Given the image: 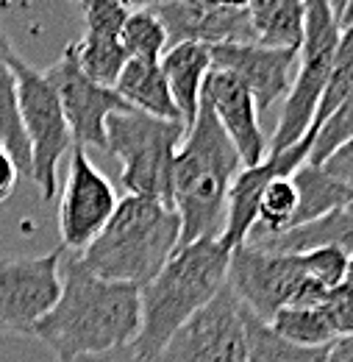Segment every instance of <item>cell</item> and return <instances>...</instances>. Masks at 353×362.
I'll use <instances>...</instances> for the list:
<instances>
[{"label": "cell", "instance_id": "obj_1", "mask_svg": "<svg viewBox=\"0 0 353 362\" xmlns=\"http://www.w3.org/2000/svg\"><path fill=\"white\" fill-rule=\"evenodd\" d=\"M139 323V287L92 276L76 254L64 257L59 301L37 320L31 337L44 343L56 362H70L128 349Z\"/></svg>", "mask_w": 353, "mask_h": 362}, {"label": "cell", "instance_id": "obj_2", "mask_svg": "<svg viewBox=\"0 0 353 362\" xmlns=\"http://www.w3.org/2000/svg\"><path fill=\"white\" fill-rule=\"evenodd\" d=\"M242 159L225 136L212 109L201 103L195 123L186 129L173 159L170 204L181 221L178 248L198 240H220L228 212L231 184Z\"/></svg>", "mask_w": 353, "mask_h": 362}, {"label": "cell", "instance_id": "obj_3", "mask_svg": "<svg viewBox=\"0 0 353 362\" xmlns=\"http://www.w3.org/2000/svg\"><path fill=\"white\" fill-rule=\"evenodd\" d=\"M228 276V251L220 240H198L176 248L167 265L139 290L142 323L131 354L142 362H153L178 329L206 307Z\"/></svg>", "mask_w": 353, "mask_h": 362}, {"label": "cell", "instance_id": "obj_4", "mask_svg": "<svg viewBox=\"0 0 353 362\" xmlns=\"http://www.w3.org/2000/svg\"><path fill=\"white\" fill-rule=\"evenodd\" d=\"M181 221L176 209L142 195H126L106 228L78 254L92 276L145 287L176 254Z\"/></svg>", "mask_w": 353, "mask_h": 362}, {"label": "cell", "instance_id": "obj_5", "mask_svg": "<svg viewBox=\"0 0 353 362\" xmlns=\"http://www.w3.org/2000/svg\"><path fill=\"white\" fill-rule=\"evenodd\" d=\"M186 134L181 120H162L142 112H117L106 120V151L120 162V179L128 195L170 204L173 159Z\"/></svg>", "mask_w": 353, "mask_h": 362}, {"label": "cell", "instance_id": "obj_6", "mask_svg": "<svg viewBox=\"0 0 353 362\" xmlns=\"http://www.w3.org/2000/svg\"><path fill=\"white\" fill-rule=\"evenodd\" d=\"M225 284L265 323L284 307H323L331 293L309 276L304 254H273L248 243L228 251Z\"/></svg>", "mask_w": 353, "mask_h": 362}, {"label": "cell", "instance_id": "obj_7", "mask_svg": "<svg viewBox=\"0 0 353 362\" xmlns=\"http://www.w3.org/2000/svg\"><path fill=\"white\" fill-rule=\"evenodd\" d=\"M306 17H304V45L298 50V67L292 87L284 98V109L278 117V126L267 142L270 151H284L295 142H301L311 132L317 106L328 81V70L334 62V50L340 45V23L325 0H304Z\"/></svg>", "mask_w": 353, "mask_h": 362}, {"label": "cell", "instance_id": "obj_8", "mask_svg": "<svg viewBox=\"0 0 353 362\" xmlns=\"http://www.w3.org/2000/svg\"><path fill=\"white\" fill-rule=\"evenodd\" d=\"M6 59L14 73L20 117L31 148V181L40 187L44 201H50L59 184V159L73 148V134L64 120L61 100L44 70H37L31 62H25L14 45L8 47Z\"/></svg>", "mask_w": 353, "mask_h": 362}, {"label": "cell", "instance_id": "obj_9", "mask_svg": "<svg viewBox=\"0 0 353 362\" xmlns=\"http://www.w3.org/2000/svg\"><path fill=\"white\" fill-rule=\"evenodd\" d=\"M64 257L61 245L42 257H0V334L31 337L59 301Z\"/></svg>", "mask_w": 353, "mask_h": 362}, {"label": "cell", "instance_id": "obj_10", "mask_svg": "<svg viewBox=\"0 0 353 362\" xmlns=\"http://www.w3.org/2000/svg\"><path fill=\"white\" fill-rule=\"evenodd\" d=\"M117 204L120 198H117L114 184L89 159L87 148L73 145L67 179H64L61 201H59L61 248L76 251V254L87 251L92 240L112 221Z\"/></svg>", "mask_w": 353, "mask_h": 362}, {"label": "cell", "instance_id": "obj_11", "mask_svg": "<svg viewBox=\"0 0 353 362\" xmlns=\"http://www.w3.org/2000/svg\"><path fill=\"white\" fill-rule=\"evenodd\" d=\"M153 362H248L239 301L225 284L167 340Z\"/></svg>", "mask_w": 353, "mask_h": 362}, {"label": "cell", "instance_id": "obj_12", "mask_svg": "<svg viewBox=\"0 0 353 362\" xmlns=\"http://www.w3.org/2000/svg\"><path fill=\"white\" fill-rule=\"evenodd\" d=\"M44 76L61 100V112L70 126L73 145L81 148L92 145L106 151V120L117 112H128L131 106H126L123 98L112 87H100L84 76L73 42L44 70Z\"/></svg>", "mask_w": 353, "mask_h": 362}, {"label": "cell", "instance_id": "obj_13", "mask_svg": "<svg viewBox=\"0 0 353 362\" xmlns=\"http://www.w3.org/2000/svg\"><path fill=\"white\" fill-rule=\"evenodd\" d=\"M311 139H314V132H309L301 142L284 151H270L259 165L239 170V176L234 179L231 192H228L225 228L220 234V245L225 251H234L248 243L251 231L256 226V209H259V198L265 187L273 179H289L301 165L309 162Z\"/></svg>", "mask_w": 353, "mask_h": 362}, {"label": "cell", "instance_id": "obj_14", "mask_svg": "<svg viewBox=\"0 0 353 362\" xmlns=\"http://www.w3.org/2000/svg\"><path fill=\"white\" fill-rule=\"evenodd\" d=\"M209 59L215 70H225L239 78L256 100V109L267 112L278 98H287L298 67V50L248 45H212Z\"/></svg>", "mask_w": 353, "mask_h": 362}, {"label": "cell", "instance_id": "obj_15", "mask_svg": "<svg viewBox=\"0 0 353 362\" xmlns=\"http://www.w3.org/2000/svg\"><path fill=\"white\" fill-rule=\"evenodd\" d=\"M201 103L212 109L215 120L220 123L225 136L231 139V145L237 148L242 168H253L267 156V139L265 132L259 126V109L253 95L248 87L234 78L225 70H209L203 92H201Z\"/></svg>", "mask_w": 353, "mask_h": 362}, {"label": "cell", "instance_id": "obj_16", "mask_svg": "<svg viewBox=\"0 0 353 362\" xmlns=\"http://www.w3.org/2000/svg\"><path fill=\"white\" fill-rule=\"evenodd\" d=\"M167 31V47L181 42L198 45H248L253 42V28L248 8L245 11H225L212 8L206 3H178L167 0L153 8Z\"/></svg>", "mask_w": 353, "mask_h": 362}, {"label": "cell", "instance_id": "obj_17", "mask_svg": "<svg viewBox=\"0 0 353 362\" xmlns=\"http://www.w3.org/2000/svg\"><path fill=\"white\" fill-rule=\"evenodd\" d=\"M159 67L164 73V81L170 87L173 103H176L181 123L189 129L201 112V92L203 81L212 70V59H209V47L198 45V42H181L170 45L164 50V56L159 59Z\"/></svg>", "mask_w": 353, "mask_h": 362}, {"label": "cell", "instance_id": "obj_18", "mask_svg": "<svg viewBox=\"0 0 353 362\" xmlns=\"http://www.w3.org/2000/svg\"><path fill=\"white\" fill-rule=\"evenodd\" d=\"M248 245H256V248L273 251V254H304L311 248H340L348 257H353V201L314 223L289 228L284 234L265 237V240H256Z\"/></svg>", "mask_w": 353, "mask_h": 362}, {"label": "cell", "instance_id": "obj_19", "mask_svg": "<svg viewBox=\"0 0 353 362\" xmlns=\"http://www.w3.org/2000/svg\"><path fill=\"white\" fill-rule=\"evenodd\" d=\"M114 92L123 98L126 106H131L133 112L150 115V117H162V120H181L170 87L164 81V73L159 64L153 62H136L128 59Z\"/></svg>", "mask_w": 353, "mask_h": 362}, {"label": "cell", "instance_id": "obj_20", "mask_svg": "<svg viewBox=\"0 0 353 362\" xmlns=\"http://www.w3.org/2000/svg\"><path fill=\"white\" fill-rule=\"evenodd\" d=\"M248 17L256 45L281 50H301L304 45V0H251Z\"/></svg>", "mask_w": 353, "mask_h": 362}, {"label": "cell", "instance_id": "obj_21", "mask_svg": "<svg viewBox=\"0 0 353 362\" xmlns=\"http://www.w3.org/2000/svg\"><path fill=\"white\" fill-rule=\"evenodd\" d=\"M292 184L298 189V209H295V218H292L289 228L314 223V221L331 215L334 209L353 201L351 189L345 184H340L334 176H328L320 165H309V162L301 165L292 173Z\"/></svg>", "mask_w": 353, "mask_h": 362}, {"label": "cell", "instance_id": "obj_22", "mask_svg": "<svg viewBox=\"0 0 353 362\" xmlns=\"http://www.w3.org/2000/svg\"><path fill=\"white\" fill-rule=\"evenodd\" d=\"M8 47H11V40L0 28V148H6V153L17 165L20 176L31 179V148H28V136H25L23 117H20L14 73L6 59Z\"/></svg>", "mask_w": 353, "mask_h": 362}, {"label": "cell", "instance_id": "obj_23", "mask_svg": "<svg viewBox=\"0 0 353 362\" xmlns=\"http://www.w3.org/2000/svg\"><path fill=\"white\" fill-rule=\"evenodd\" d=\"M242 329H245V346H248V362H328V349H304L284 337H278L270 323L259 320L251 310L239 304Z\"/></svg>", "mask_w": 353, "mask_h": 362}, {"label": "cell", "instance_id": "obj_24", "mask_svg": "<svg viewBox=\"0 0 353 362\" xmlns=\"http://www.w3.org/2000/svg\"><path fill=\"white\" fill-rule=\"evenodd\" d=\"M270 329L278 337L295 346H304V349H323L337 340L334 326L328 323V317L320 307H284L273 315Z\"/></svg>", "mask_w": 353, "mask_h": 362}, {"label": "cell", "instance_id": "obj_25", "mask_svg": "<svg viewBox=\"0 0 353 362\" xmlns=\"http://www.w3.org/2000/svg\"><path fill=\"white\" fill-rule=\"evenodd\" d=\"M76 47V59H78V67L84 70V76L92 78L95 84L100 87H112L117 84L128 56L120 45V40L114 37H97V34H87L81 40L73 42Z\"/></svg>", "mask_w": 353, "mask_h": 362}, {"label": "cell", "instance_id": "obj_26", "mask_svg": "<svg viewBox=\"0 0 353 362\" xmlns=\"http://www.w3.org/2000/svg\"><path fill=\"white\" fill-rule=\"evenodd\" d=\"M120 45L128 59L159 64V59L167 50V31H164L159 14L156 11H128V20L120 31Z\"/></svg>", "mask_w": 353, "mask_h": 362}, {"label": "cell", "instance_id": "obj_27", "mask_svg": "<svg viewBox=\"0 0 353 362\" xmlns=\"http://www.w3.org/2000/svg\"><path fill=\"white\" fill-rule=\"evenodd\" d=\"M353 92V25H348L340 37V45L334 50V62H331V70H328V81H325V90L320 98V106H317V117H314V126L311 132H317L340 106L342 100Z\"/></svg>", "mask_w": 353, "mask_h": 362}, {"label": "cell", "instance_id": "obj_28", "mask_svg": "<svg viewBox=\"0 0 353 362\" xmlns=\"http://www.w3.org/2000/svg\"><path fill=\"white\" fill-rule=\"evenodd\" d=\"M348 139H353V92L342 100V106L314 132L311 151H309V165H323Z\"/></svg>", "mask_w": 353, "mask_h": 362}, {"label": "cell", "instance_id": "obj_29", "mask_svg": "<svg viewBox=\"0 0 353 362\" xmlns=\"http://www.w3.org/2000/svg\"><path fill=\"white\" fill-rule=\"evenodd\" d=\"M78 8L84 14L87 34L114 37V40H120V31H123L128 11H131L123 0H81Z\"/></svg>", "mask_w": 353, "mask_h": 362}, {"label": "cell", "instance_id": "obj_30", "mask_svg": "<svg viewBox=\"0 0 353 362\" xmlns=\"http://www.w3.org/2000/svg\"><path fill=\"white\" fill-rule=\"evenodd\" d=\"M320 310L325 313L328 323L334 326L337 337H353V293L351 290H345V287L340 284L337 290L328 293V298L323 301Z\"/></svg>", "mask_w": 353, "mask_h": 362}, {"label": "cell", "instance_id": "obj_31", "mask_svg": "<svg viewBox=\"0 0 353 362\" xmlns=\"http://www.w3.org/2000/svg\"><path fill=\"white\" fill-rule=\"evenodd\" d=\"M320 168H323L328 176H334L340 184H345L353 192V139L342 142Z\"/></svg>", "mask_w": 353, "mask_h": 362}, {"label": "cell", "instance_id": "obj_32", "mask_svg": "<svg viewBox=\"0 0 353 362\" xmlns=\"http://www.w3.org/2000/svg\"><path fill=\"white\" fill-rule=\"evenodd\" d=\"M17 179H20L17 165L11 162V156L6 153V148H0V204L11 198V192L17 187Z\"/></svg>", "mask_w": 353, "mask_h": 362}, {"label": "cell", "instance_id": "obj_33", "mask_svg": "<svg viewBox=\"0 0 353 362\" xmlns=\"http://www.w3.org/2000/svg\"><path fill=\"white\" fill-rule=\"evenodd\" d=\"M328 362H353V337H337L328 349Z\"/></svg>", "mask_w": 353, "mask_h": 362}, {"label": "cell", "instance_id": "obj_34", "mask_svg": "<svg viewBox=\"0 0 353 362\" xmlns=\"http://www.w3.org/2000/svg\"><path fill=\"white\" fill-rule=\"evenodd\" d=\"M70 362H142L131 354V349H117V351H109V354H97V357H78V360Z\"/></svg>", "mask_w": 353, "mask_h": 362}, {"label": "cell", "instance_id": "obj_35", "mask_svg": "<svg viewBox=\"0 0 353 362\" xmlns=\"http://www.w3.org/2000/svg\"><path fill=\"white\" fill-rule=\"evenodd\" d=\"M201 3H206L212 8H225V11H245L251 0H201Z\"/></svg>", "mask_w": 353, "mask_h": 362}, {"label": "cell", "instance_id": "obj_36", "mask_svg": "<svg viewBox=\"0 0 353 362\" xmlns=\"http://www.w3.org/2000/svg\"><path fill=\"white\" fill-rule=\"evenodd\" d=\"M162 3H167V0H126V6H128L131 11H153V8H159Z\"/></svg>", "mask_w": 353, "mask_h": 362}, {"label": "cell", "instance_id": "obj_37", "mask_svg": "<svg viewBox=\"0 0 353 362\" xmlns=\"http://www.w3.org/2000/svg\"><path fill=\"white\" fill-rule=\"evenodd\" d=\"M348 25H353V0L345 3V8H342V17H340V31H345Z\"/></svg>", "mask_w": 353, "mask_h": 362}, {"label": "cell", "instance_id": "obj_38", "mask_svg": "<svg viewBox=\"0 0 353 362\" xmlns=\"http://www.w3.org/2000/svg\"><path fill=\"white\" fill-rule=\"evenodd\" d=\"M328 3V8L334 11V17H337V23H340V17H342V8H345V3L348 0H325Z\"/></svg>", "mask_w": 353, "mask_h": 362}, {"label": "cell", "instance_id": "obj_39", "mask_svg": "<svg viewBox=\"0 0 353 362\" xmlns=\"http://www.w3.org/2000/svg\"><path fill=\"white\" fill-rule=\"evenodd\" d=\"M342 287L353 290V257H348V271H345V279H342Z\"/></svg>", "mask_w": 353, "mask_h": 362}, {"label": "cell", "instance_id": "obj_40", "mask_svg": "<svg viewBox=\"0 0 353 362\" xmlns=\"http://www.w3.org/2000/svg\"><path fill=\"white\" fill-rule=\"evenodd\" d=\"M178 3H201V0H178Z\"/></svg>", "mask_w": 353, "mask_h": 362}, {"label": "cell", "instance_id": "obj_41", "mask_svg": "<svg viewBox=\"0 0 353 362\" xmlns=\"http://www.w3.org/2000/svg\"><path fill=\"white\" fill-rule=\"evenodd\" d=\"M70 3H76V6H78V3H81V0H70Z\"/></svg>", "mask_w": 353, "mask_h": 362}, {"label": "cell", "instance_id": "obj_42", "mask_svg": "<svg viewBox=\"0 0 353 362\" xmlns=\"http://www.w3.org/2000/svg\"><path fill=\"white\" fill-rule=\"evenodd\" d=\"M123 3H126V0H123Z\"/></svg>", "mask_w": 353, "mask_h": 362}]
</instances>
